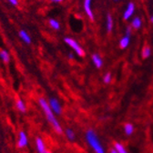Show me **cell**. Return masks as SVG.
Wrapping results in <instances>:
<instances>
[{
    "label": "cell",
    "instance_id": "5",
    "mask_svg": "<svg viewBox=\"0 0 153 153\" xmlns=\"http://www.w3.org/2000/svg\"><path fill=\"white\" fill-rule=\"evenodd\" d=\"M136 11V5L134 2H128V5L126 6L125 10L123 11V20L125 21H128L129 19H131L134 16V14H135Z\"/></svg>",
    "mask_w": 153,
    "mask_h": 153
},
{
    "label": "cell",
    "instance_id": "12",
    "mask_svg": "<svg viewBox=\"0 0 153 153\" xmlns=\"http://www.w3.org/2000/svg\"><path fill=\"white\" fill-rule=\"evenodd\" d=\"M17 144L19 148H24L27 145V136L24 131H21L19 133V139Z\"/></svg>",
    "mask_w": 153,
    "mask_h": 153
},
{
    "label": "cell",
    "instance_id": "23",
    "mask_svg": "<svg viewBox=\"0 0 153 153\" xmlns=\"http://www.w3.org/2000/svg\"><path fill=\"white\" fill-rule=\"evenodd\" d=\"M50 1H51L52 3H55V4H59V3H62V2H64L65 0H50Z\"/></svg>",
    "mask_w": 153,
    "mask_h": 153
},
{
    "label": "cell",
    "instance_id": "19",
    "mask_svg": "<svg viewBox=\"0 0 153 153\" xmlns=\"http://www.w3.org/2000/svg\"><path fill=\"white\" fill-rule=\"evenodd\" d=\"M16 108L19 111H22V112H25L26 111V105L24 103L23 100H18L16 101Z\"/></svg>",
    "mask_w": 153,
    "mask_h": 153
},
{
    "label": "cell",
    "instance_id": "26",
    "mask_svg": "<svg viewBox=\"0 0 153 153\" xmlns=\"http://www.w3.org/2000/svg\"><path fill=\"white\" fill-rule=\"evenodd\" d=\"M110 153H119V152H118V151H117L116 149H111Z\"/></svg>",
    "mask_w": 153,
    "mask_h": 153
},
{
    "label": "cell",
    "instance_id": "3",
    "mask_svg": "<svg viewBox=\"0 0 153 153\" xmlns=\"http://www.w3.org/2000/svg\"><path fill=\"white\" fill-rule=\"evenodd\" d=\"M64 42L74 51L75 54H76L79 56H85V51L83 49V48L80 46V44L76 41V39H74L71 36H66L64 38Z\"/></svg>",
    "mask_w": 153,
    "mask_h": 153
},
{
    "label": "cell",
    "instance_id": "7",
    "mask_svg": "<svg viewBox=\"0 0 153 153\" xmlns=\"http://www.w3.org/2000/svg\"><path fill=\"white\" fill-rule=\"evenodd\" d=\"M48 105L50 107V108L52 109V111L56 114H59L60 115L62 113V108H61V105L59 103V101L57 100L55 98H51L49 100V102H48Z\"/></svg>",
    "mask_w": 153,
    "mask_h": 153
},
{
    "label": "cell",
    "instance_id": "15",
    "mask_svg": "<svg viewBox=\"0 0 153 153\" xmlns=\"http://www.w3.org/2000/svg\"><path fill=\"white\" fill-rule=\"evenodd\" d=\"M0 59H1L4 63L7 64L10 61V55L8 51L6 49H1L0 50Z\"/></svg>",
    "mask_w": 153,
    "mask_h": 153
},
{
    "label": "cell",
    "instance_id": "17",
    "mask_svg": "<svg viewBox=\"0 0 153 153\" xmlns=\"http://www.w3.org/2000/svg\"><path fill=\"white\" fill-rule=\"evenodd\" d=\"M133 131H134V127H133V125H132V124H130V123H127V124L124 126V132H125L126 135L130 136L131 134L133 133Z\"/></svg>",
    "mask_w": 153,
    "mask_h": 153
},
{
    "label": "cell",
    "instance_id": "11",
    "mask_svg": "<svg viewBox=\"0 0 153 153\" xmlns=\"http://www.w3.org/2000/svg\"><path fill=\"white\" fill-rule=\"evenodd\" d=\"M36 149H37L38 153H47L45 142L43 141V140L41 138H36Z\"/></svg>",
    "mask_w": 153,
    "mask_h": 153
},
{
    "label": "cell",
    "instance_id": "22",
    "mask_svg": "<svg viewBox=\"0 0 153 153\" xmlns=\"http://www.w3.org/2000/svg\"><path fill=\"white\" fill-rule=\"evenodd\" d=\"M7 1H8L12 6H14V7H17L18 4H19L18 0H7Z\"/></svg>",
    "mask_w": 153,
    "mask_h": 153
},
{
    "label": "cell",
    "instance_id": "27",
    "mask_svg": "<svg viewBox=\"0 0 153 153\" xmlns=\"http://www.w3.org/2000/svg\"><path fill=\"white\" fill-rule=\"evenodd\" d=\"M113 1H115V2H117V1H120V0H113Z\"/></svg>",
    "mask_w": 153,
    "mask_h": 153
},
{
    "label": "cell",
    "instance_id": "20",
    "mask_svg": "<svg viewBox=\"0 0 153 153\" xmlns=\"http://www.w3.org/2000/svg\"><path fill=\"white\" fill-rule=\"evenodd\" d=\"M66 136L68 137V140H75V132H74L72 129L68 128V129L66 130Z\"/></svg>",
    "mask_w": 153,
    "mask_h": 153
},
{
    "label": "cell",
    "instance_id": "6",
    "mask_svg": "<svg viewBox=\"0 0 153 153\" xmlns=\"http://www.w3.org/2000/svg\"><path fill=\"white\" fill-rule=\"evenodd\" d=\"M83 9L88 18L93 22L95 20V15L92 9V0H83Z\"/></svg>",
    "mask_w": 153,
    "mask_h": 153
},
{
    "label": "cell",
    "instance_id": "13",
    "mask_svg": "<svg viewBox=\"0 0 153 153\" xmlns=\"http://www.w3.org/2000/svg\"><path fill=\"white\" fill-rule=\"evenodd\" d=\"M19 37H20L22 39V41H24L26 44H27V45L31 44V36H29V34L26 30L21 29L20 31H19Z\"/></svg>",
    "mask_w": 153,
    "mask_h": 153
},
{
    "label": "cell",
    "instance_id": "1",
    "mask_svg": "<svg viewBox=\"0 0 153 153\" xmlns=\"http://www.w3.org/2000/svg\"><path fill=\"white\" fill-rule=\"evenodd\" d=\"M38 102H39V105L42 108V109H43V111H44V113L46 115L47 120H48V122L52 125V127L54 128V129L56 130V132H57L59 134H61L63 132L62 128H61L59 122L57 121V120L56 119L55 113L50 108V107L48 105V102H47V100L45 99H42V98L39 99Z\"/></svg>",
    "mask_w": 153,
    "mask_h": 153
},
{
    "label": "cell",
    "instance_id": "24",
    "mask_svg": "<svg viewBox=\"0 0 153 153\" xmlns=\"http://www.w3.org/2000/svg\"><path fill=\"white\" fill-rule=\"evenodd\" d=\"M68 57L69 59H73L74 57H75V55H74V53L73 52H71V53H68Z\"/></svg>",
    "mask_w": 153,
    "mask_h": 153
},
{
    "label": "cell",
    "instance_id": "10",
    "mask_svg": "<svg viewBox=\"0 0 153 153\" xmlns=\"http://www.w3.org/2000/svg\"><path fill=\"white\" fill-rule=\"evenodd\" d=\"M114 29V19L111 14H108L106 16V30L109 34Z\"/></svg>",
    "mask_w": 153,
    "mask_h": 153
},
{
    "label": "cell",
    "instance_id": "4",
    "mask_svg": "<svg viewBox=\"0 0 153 153\" xmlns=\"http://www.w3.org/2000/svg\"><path fill=\"white\" fill-rule=\"evenodd\" d=\"M131 35H132V27L130 26H128L125 29L123 36L120 38V48L121 49H126L128 48V46L130 44Z\"/></svg>",
    "mask_w": 153,
    "mask_h": 153
},
{
    "label": "cell",
    "instance_id": "28",
    "mask_svg": "<svg viewBox=\"0 0 153 153\" xmlns=\"http://www.w3.org/2000/svg\"><path fill=\"white\" fill-rule=\"evenodd\" d=\"M47 153H51V152H47Z\"/></svg>",
    "mask_w": 153,
    "mask_h": 153
},
{
    "label": "cell",
    "instance_id": "9",
    "mask_svg": "<svg viewBox=\"0 0 153 153\" xmlns=\"http://www.w3.org/2000/svg\"><path fill=\"white\" fill-rule=\"evenodd\" d=\"M142 19L140 16H134L131 19V22H130V27H132V29H135V30H139L142 27Z\"/></svg>",
    "mask_w": 153,
    "mask_h": 153
},
{
    "label": "cell",
    "instance_id": "18",
    "mask_svg": "<svg viewBox=\"0 0 153 153\" xmlns=\"http://www.w3.org/2000/svg\"><path fill=\"white\" fill-rule=\"evenodd\" d=\"M114 149H116L119 153H128V152L126 150V149L124 148V146H123L122 144L119 143V142L115 143V145H114Z\"/></svg>",
    "mask_w": 153,
    "mask_h": 153
},
{
    "label": "cell",
    "instance_id": "8",
    "mask_svg": "<svg viewBox=\"0 0 153 153\" xmlns=\"http://www.w3.org/2000/svg\"><path fill=\"white\" fill-rule=\"evenodd\" d=\"M91 60H92L93 65L97 68H102V66H103V59H102V57H101V56L100 54H98V53L93 54L92 56H91Z\"/></svg>",
    "mask_w": 153,
    "mask_h": 153
},
{
    "label": "cell",
    "instance_id": "21",
    "mask_svg": "<svg viewBox=\"0 0 153 153\" xmlns=\"http://www.w3.org/2000/svg\"><path fill=\"white\" fill-rule=\"evenodd\" d=\"M112 80V76L110 73H107L105 74V76H103V82L105 84H109Z\"/></svg>",
    "mask_w": 153,
    "mask_h": 153
},
{
    "label": "cell",
    "instance_id": "2",
    "mask_svg": "<svg viewBox=\"0 0 153 153\" xmlns=\"http://www.w3.org/2000/svg\"><path fill=\"white\" fill-rule=\"evenodd\" d=\"M86 140L95 151V153H105V149L100 143L98 135L93 129H88L86 132Z\"/></svg>",
    "mask_w": 153,
    "mask_h": 153
},
{
    "label": "cell",
    "instance_id": "14",
    "mask_svg": "<svg viewBox=\"0 0 153 153\" xmlns=\"http://www.w3.org/2000/svg\"><path fill=\"white\" fill-rule=\"evenodd\" d=\"M48 25H49V27L52 28V29H54V30H56V31H59V30H60V28H61V26H60V22L57 20V19H56V18H49V20H48Z\"/></svg>",
    "mask_w": 153,
    "mask_h": 153
},
{
    "label": "cell",
    "instance_id": "16",
    "mask_svg": "<svg viewBox=\"0 0 153 153\" xmlns=\"http://www.w3.org/2000/svg\"><path fill=\"white\" fill-rule=\"evenodd\" d=\"M141 54H142L143 59H148V57H149L151 56V48H150V47L148 46V45H145L143 47V48H142Z\"/></svg>",
    "mask_w": 153,
    "mask_h": 153
},
{
    "label": "cell",
    "instance_id": "25",
    "mask_svg": "<svg viewBox=\"0 0 153 153\" xmlns=\"http://www.w3.org/2000/svg\"><path fill=\"white\" fill-rule=\"evenodd\" d=\"M149 21H150V23L153 25V14L149 16Z\"/></svg>",
    "mask_w": 153,
    "mask_h": 153
}]
</instances>
